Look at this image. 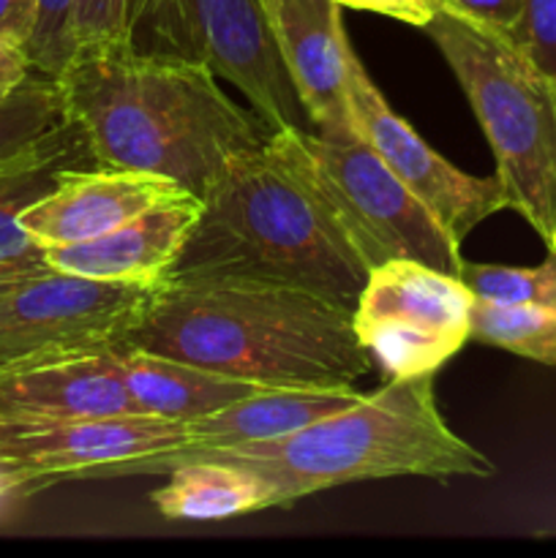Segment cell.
Returning <instances> with one entry per match:
<instances>
[{"mask_svg": "<svg viewBox=\"0 0 556 558\" xmlns=\"http://www.w3.org/2000/svg\"><path fill=\"white\" fill-rule=\"evenodd\" d=\"M55 82L96 167L164 174L200 199L229 163L276 134L210 69L140 52L129 36L80 44Z\"/></svg>", "mask_w": 556, "mask_h": 558, "instance_id": "1", "label": "cell"}, {"mask_svg": "<svg viewBox=\"0 0 556 558\" xmlns=\"http://www.w3.org/2000/svg\"><path fill=\"white\" fill-rule=\"evenodd\" d=\"M125 347L265 387H354L374 363L354 305L243 276H167Z\"/></svg>", "mask_w": 556, "mask_h": 558, "instance_id": "2", "label": "cell"}, {"mask_svg": "<svg viewBox=\"0 0 556 558\" xmlns=\"http://www.w3.org/2000/svg\"><path fill=\"white\" fill-rule=\"evenodd\" d=\"M368 262L300 158L292 129L229 163L169 276H243L358 303Z\"/></svg>", "mask_w": 556, "mask_h": 558, "instance_id": "3", "label": "cell"}, {"mask_svg": "<svg viewBox=\"0 0 556 558\" xmlns=\"http://www.w3.org/2000/svg\"><path fill=\"white\" fill-rule=\"evenodd\" d=\"M191 458L232 463L267 480L273 507H289L319 490L390 477H494L496 466L452 434L439 414L434 374L390 376L354 407L287 436L227 450L172 458L153 474H169Z\"/></svg>", "mask_w": 556, "mask_h": 558, "instance_id": "4", "label": "cell"}, {"mask_svg": "<svg viewBox=\"0 0 556 558\" xmlns=\"http://www.w3.org/2000/svg\"><path fill=\"white\" fill-rule=\"evenodd\" d=\"M467 93L496 161L507 207L545 248L556 240V76L505 31L442 5L423 25Z\"/></svg>", "mask_w": 556, "mask_h": 558, "instance_id": "5", "label": "cell"}, {"mask_svg": "<svg viewBox=\"0 0 556 558\" xmlns=\"http://www.w3.org/2000/svg\"><path fill=\"white\" fill-rule=\"evenodd\" d=\"M129 38L140 52L200 63L232 82L273 131L311 129L262 0H145Z\"/></svg>", "mask_w": 556, "mask_h": 558, "instance_id": "6", "label": "cell"}, {"mask_svg": "<svg viewBox=\"0 0 556 558\" xmlns=\"http://www.w3.org/2000/svg\"><path fill=\"white\" fill-rule=\"evenodd\" d=\"M292 134L305 169L347 223L371 270L387 259H414L458 276L461 245L363 136H322L311 129H292Z\"/></svg>", "mask_w": 556, "mask_h": 558, "instance_id": "7", "label": "cell"}, {"mask_svg": "<svg viewBox=\"0 0 556 558\" xmlns=\"http://www.w3.org/2000/svg\"><path fill=\"white\" fill-rule=\"evenodd\" d=\"M158 283L96 281L58 270L25 278L0 294V371L123 349Z\"/></svg>", "mask_w": 556, "mask_h": 558, "instance_id": "8", "label": "cell"}, {"mask_svg": "<svg viewBox=\"0 0 556 558\" xmlns=\"http://www.w3.org/2000/svg\"><path fill=\"white\" fill-rule=\"evenodd\" d=\"M472 305L458 276L387 259L368 272L354 303V332L390 376L436 374L472 338Z\"/></svg>", "mask_w": 556, "mask_h": 558, "instance_id": "9", "label": "cell"}, {"mask_svg": "<svg viewBox=\"0 0 556 558\" xmlns=\"http://www.w3.org/2000/svg\"><path fill=\"white\" fill-rule=\"evenodd\" d=\"M185 441V423L153 414L0 420V496L98 477L114 463L174 452Z\"/></svg>", "mask_w": 556, "mask_h": 558, "instance_id": "10", "label": "cell"}, {"mask_svg": "<svg viewBox=\"0 0 556 558\" xmlns=\"http://www.w3.org/2000/svg\"><path fill=\"white\" fill-rule=\"evenodd\" d=\"M347 98L358 134L379 153L382 161L428 207L458 245L478 223L505 210L507 196L499 178H474L442 158L401 114L392 112L360 58H354L349 69Z\"/></svg>", "mask_w": 556, "mask_h": 558, "instance_id": "11", "label": "cell"}, {"mask_svg": "<svg viewBox=\"0 0 556 558\" xmlns=\"http://www.w3.org/2000/svg\"><path fill=\"white\" fill-rule=\"evenodd\" d=\"M283 69L322 136L358 134L349 112L347 80L358 58L336 0H262Z\"/></svg>", "mask_w": 556, "mask_h": 558, "instance_id": "12", "label": "cell"}, {"mask_svg": "<svg viewBox=\"0 0 556 558\" xmlns=\"http://www.w3.org/2000/svg\"><path fill=\"white\" fill-rule=\"evenodd\" d=\"M191 194L164 174L118 167L69 169L47 196L20 213V227L41 248L93 240L150 207Z\"/></svg>", "mask_w": 556, "mask_h": 558, "instance_id": "13", "label": "cell"}, {"mask_svg": "<svg viewBox=\"0 0 556 558\" xmlns=\"http://www.w3.org/2000/svg\"><path fill=\"white\" fill-rule=\"evenodd\" d=\"M360 398L363 396L354 387H336V390H325V387H270V390H262L238 403H229L218 412L185 420L189 441L180 450L114 463V466L104 469L98 477H140V474H153L156 466L172 461V458L278 439V436L305 428V425L316 423L327 414L354 407Z\"/></svg>", "mask_w": 556, "mask_h": 558, "instance_id": "14", "label": "cell"}, {"mask_svg": "<svg viewBox=\"0 0 556 558\" xmlns=\"http://www.w3.org/2000/svg\"><path fill=\"white\" fill-rule=\"evenodd\" d=\"M120 349L69 354L0 371V420H87L140 414Z\"/></svg>", "mask_w": 556, "mask_h": 558, "instance_id": "15", "label": "cell"}, {"mask_svg": "<svg viewBox=\"0 0 556 558\" xmlns=\"http://www.w3.org/2000/svg\"><path fill=\"white\" fill-rule=\"evenodd\" d=\"M200 213V196H178L93 240L49 245L44 259L52 270L96 281L158 283L172 272Z\"/></svg>", "mask_w": 556, "mask_h": 558, "instance_id": "16", "label": "cell"}, {"mask_svg": "<svg viewBox=\"0 0 556 558\" xmlns=\"http://www.w3.org/2000/svg\"><path fill=\"white\" fill-rule=\"evenodd\" d=\"M123 381L140 414H153L164 420H194L202 414L238 403L243 398L270 390L265 385L234 379L202 365L183 363V360L164 357V354L142 352V349L123 347L118 352Z\"/></svg>", "mask_w": 556, "mask_h": 558, "instance_id": "17", "label": "cell"}, {"mask_svg": "<svg viewBox=\"0 0 556 558\" xmlns=\"http://www.w3.org/2000/svg\"><path fill=\"white\" fill-rule=\"evenodd\" d=\"M150 501L167 521H227L270 510L273 488L249 469L191 458L169 472V483L153 490Z\"/></svg>", "mask_w": 556, "mask_h": 558, "instance_id": "18", "label": "cell"}, {"mask_svg": "<svg viewBox=\"0 0 556 558\" xmlns=\"http://www.w3.org/2000/svg\"><path fill=\"white\" fill-rule=\"evenodd\" d=\"M472 338L534 363L556 365V305H499L474 300Z\"/></svg>", "mask_w": 556, "mask_h": 558, "instance_id": "19", "label": "cell"}, {"mask_svg": "<svg viewBox=\"0 0 556 558\" xmlns=\"http://www.w3.org/2000/svg\"><path fill=\"white\" fill-rule=\"evenodd\" d=\"M65 120L58 82L33 71L14 96L0 101V161L20 156Z\"/></svg>", "mask_w": 556, "mask_h": 558, "instance_id": "20", "label": "cell"}, {"mask_svg": "<svg viewBox=\"0 0 556 558\" xmlns=\"http://www.w3.org/2000/svg\"><path fill=\"white\" fill-rule=\"evenodd\" d=\"M458 278L474 300L499 305H556V248L534 267L461 262Z\"/></svg>", "mask_w": 556, "mask_h": 558, "instance_id": "21", "label": "cell"}, {"mask_svg": "<svg viewBox=\"0 0 556 558\" xmlns=\"http://www.w3.org/2000/svg\"><path fill=\"white\" fill-rule=\"evenodd\" d=\"M76 49L74 0H38L33 36L25 52L38 74L58 76Z\"/></svg>", "mask_w": 556, "mask_h": 558, "instance_id": "22", "label": "cell"}, {"mask_svg": "<svg viewBox=\"0 0 556 558\" xmlns=\"http://www.w3.org/2000/svg\"><path fill=\"white\" fill-rule=\"evenodd\" d=\"M507 36L543 71L556 76V0H523L521 16Z\"/></svg>", "mask_w": 556, "mask_h": 558, "instance_id": "23", "label": "cell"}, {"mask_svg": "<svg viewBox=\"0 0 556 558\" xmlns=\"http://www.w3.org/2000/svg\"><path fill=\"white\" fill-rule=\"evenodd\" d=\"M118 36H129L125 0H74L76 47Z\"/></svg>", "mask_w": 556, "mask_h": 558, "instance_id": "24", "label": "cell"}, {"mask_svg": "<svg viewBox=\"0 0 556 558\" xmlns=\"http://www.w3.org/2000/svg\"><path fill=\"white\" fill-rule=\"evenodd\" d=\"M336 3H341L343 9L374 11V14L407 22V25L423 27L445 5V0H336Z\"/></svg>", "mask_w": 556, "mask_h": 558, "instance_id": "25", "label": "cell"}, {"mask_svg": "<svg viewBox=\"0 0 556 558\" xmlns=\"http://www.w3.org/2000/svg\"><path fill=\"white\" fill-rule=\"evenodd\" d=\"M445 5L507 33L521 16L523 0H445Z\"/></svg>", "mask_w": 556, "mask_h": 558, "instance_id": "26", "label": "cell"}, {"mask_svg": "<svg viewBox=\"0 0 556 558\" xmlns=\"http://www.w3.org/2000/svg\"><path fill=\"white\" fill-rule=\"evenodd\" d=\"M38 0H0V38L27 47L36 27Z\"/></svg>", "mask_w": 556, "mask_h": 558, "instance_id": "27", "label": "cell"}, {"mask_svg": "<svg viewBox=\"0 0 556 558\" xmlns=\"http://www.w3.org/2000/svg\"><path fill=\"white\" fill-rule=\"evenodd\" d=\"M33 71L36 69H33L25 49H22L20 44H11L5 41V38H0V101L14 96V93L25 85L27 76H31Z\"/></svg>", "mask_w": 556, "mask_h": 558, "instance_id": "28", "label": "cell"}, {"mask_svg": "<svg viewBox=\"0 0 556 558\" xmlns=\"http://www.w3.org/2000/svg\"><path fill=\"white\" fill-rule=\"evenodd\" d=\"M52 267L47 265L44 254L27 256V259H14V262H0V294L9 292L11 287H16L25 278L38 276V272H47Z\"/></svg>", "mask_w": 556, "mask_h": 558, "instance_id": "29", "label": "cell"}, {"mask_svg": "<svg viewBox=\"0 0 556 558\" xmlns=\"http://www.w3.org/2000/svg\"><path fill=\"white\" fill-rule=\"evenodd\" d=\"M142 3H145V0H125V16H129V31H131V25H134L136 14H140Z\"/></svg>", "mask_w": 556, "mask_h": 558, "instance_id": "30", "label": "cell"}, {"mask_svg": "<svg viewBox=\"0 0 556 558\" xmlns=\"http://www.w3.org/2000/svg\"><path fill=\"white\" fill-rule=\"evenodd\" d=\"M551 248H556V240H554V245H551Z\"/></svg>", "mask_w": 556, "mask_h": 558, "instance_id": "31", "label": "cell"}]
</instances>
